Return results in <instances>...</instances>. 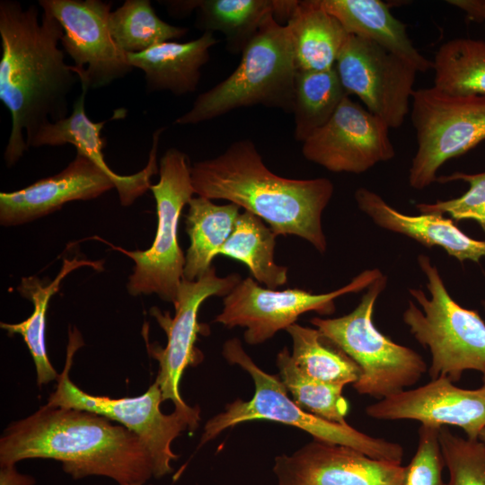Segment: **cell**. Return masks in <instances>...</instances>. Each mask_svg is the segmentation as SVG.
<instances>
[{"label":"cell","instance_id":"obj_1","mask_svg":"<svg viewBox=\"0 0 485 485\" xmlns=\"http://www.w3.org/2000/svg\"><path fill=\"white\" fill-rule=\"evenodd\" d=\"M40 20L34 4L0 2V100L11 115L4 150L8 166L16 163L37 134L68 116V94L80 82L59 48L64 31L47 9Z\"/></svg>","mask_w":485,"mask_h":485},{"label":"cell","instance_id":"obj_7","mask_svg":"<svg viewBox=\"0 0 485 485\" xmlns=\"http://www.w3.org/2000/svg\"><path fill=\"white\" fill-rule=\"evenodd\" d=\"M382 274L363 294L353 311L337 318L313 317L310 322L360 368L352 385L357 393L382 400L414 385L427 363L414 349L392 341L374 323L377 298L387 286Z\"/></svg>","mask_w":485,"mask_h":485},{"label":"cell","instance_id":"obj_40","mask_svg":"<svg viewBox=\"0 0 485 485\" xmlns=\"http://www.w3.org/2000/svg\"><path fill=\"white\" fill-rule=\"evenodd\" d=\"M483 308L485 310V301L482 302Z\"/></svg>","mask_w":485,"mask_h":485},{"label":"cell","instance_id":"obj_23","mask_svg":"<svg viewBox=\"0 0 485 485\" xmlns=\"http://www.w3.org/2000/svg\"><path fill=\"white\" fill-rule=\"evenodd\" d=\"M349 35L370 40L413 66L418 72L433 63L412 44L405 23L394 17L381 0H320Z\"/></svg>","mask_w":485,"mask_h":485},{"label":"cell","instance_id":"obj_30","mask_svg":"<svg viewBox=\"0 0 485 485\" xmlns=\"http://www.w3.org/2000/svg\"><path fill=\"white\" fill-rule=\"evenodd\" d=\"M432 63L434 87L453 95H485V41L449 40L436 50Z\"/></svg>","mask_w":485,"mask_h":485},{"label":"cell","instance_id":"obj_20","mask_svg":"<svg viewBox=\"0 0 485 485\" xmlns=\"http://www.w3.org/2000/svg\"><path fill=\"white\" fill-rule=\"evenodd\" d=\"M354 198L357 207L384 230L411 238L428 248L440 247L460 262L466 260L479 262L485 257V241L468 236L452 218L439 214L406 215L366 188H358Z\"/></svg>","mask_w":485,"mask_h":485},{"label":"cell","instance_id":"obj_39","mask_svg":"<svg viewBox=\"0 0 485 485\" xmlns=\"http://www.w3.org/2000/svg\"><path fill=\"white\" fill-rule=\"evenodd\" d=\"M119 485H144V484L136 482V483H127V484H119Z\"/></svg>","mask_w":485,"mask_h":485},{"label":"cell","instance_id":"obj_9","mask_svg":"<svg viewBox=\"0 0 485 485\" xmlns=\"http://www.w3.org/2000/svg\"><path fill=\"white\" fill-rule=\"evenodd\" d=\"M159 175V181L150 187L158 219L151 247L131 251L110 246L135 262L127 286L130 295L156 294L162 300L173 303L185 265V256L178 240L179 220L182 208L195 194L186 154L174 147L169 148L160 160Z\"/></svg>","mask_w":485,"mask_h":485},{"label":"cell","instance_id":"obj_19","mask_svg":"<svg viewBox=\"0 0 485 485\" xmlns=\"http://www.w3.org/2000/svg\"><path fill=\"white\" fill-rule=\"evenodd\" d=\"M87 92L82 90L80 96L73 104L71 113L66 119L50 122L42 128L30 147L57 146L66 144L75 146L76 153L89 158L111 178L121 204L129 206L150 189L151 177L159 172L156 161L157 149L160 137L165 128H159L153 134V146L146 166L133 175H119L107 165L102 153L104 139L101 137V130L107 120L93 122L85 113L84 101Z\"/></svg>","mask_w":485,"mask_h":485},{"label":"cell","instance_id":"obj_29","mask_svg":"<svg viewBox=\"0 0 485 485\" xmlns=\"http://www.w3.org/2000/svg\"><path fill=\"white\" fill-rule=\"evenodd\" d=\"M292 340L291 357L306 376L345 387L357 382L358 366L316 328L295 323L287 330Z\"/></svg>","mask_w":485,"mask_h":485},{"label":"cell","instance_id":"obj_6","mask_svg":"<svg viewBox=\"0 0 485 485\" xmlns=\"http://www.w3.org/2000/svg\"><path fill=\"white\" fill-rule=\"evenodd\" d=\"M417 260L427 278L429 297L419 288H410L419 307L408 300L402 321L413 338L429 349V377L445 376L454 383L465 370H476L485 384V322L477 311L452 298L428 256L420 254Z\"/></svg>","mask_w":485,"mask_h":485},{"label":"cell","instance_id":"obj_31","mask_svg":"<svg viewBox=\"0 0 485 485\" xmlns=\"http://www.w3.org/2000/svg\"><path fill=\"white\" fill-rule=\"evenodd\" d=\"M110 30L119 48L126 54L140 53L156 45L181 39L188 32L184 27L163 21L149 0H127L111 11Z\"/></svg>","mask_w":485,"mask_h":485},{"label":"cell","instance_id":"obj_18","mask_svg":"<svg viewBox=\"0 0 485 485\" xmlns=\"http://www.w3.org/2000/svg\"><path fill=\"white\" fill-rule=\"evenodd\" d=\"M115 188L114 181L86 156L75 158L60 172L11 192L0 193L2 225H22L48 215L67 202L95 198Z\"/></svg>","mask_w":485,"mask_h":485},{"label":"cell","instance_id":"obj_27","mask_svg":"<svg viewBox=\"0 0 485 485\" xmlns=\"http://www.w3.org/2000/svg\"><path fill=\"white\" fill-rule=\"evenodd\" d=\"M277 236L262 219L243 210L218 255L241 261L259 284L278 289L287 282V268L274 260Z\"/></svg>","mask_w":485,"mask_h":485},{"label":"cell","instance_id":"obj_22","mask_svg":"<svg viewBox=\"0 0 485 485\" xmlns=\"http://www.w3.org/2000/svg\"><path fill=\"white\" fill-rule=\"evenodd\" d=\"M216 43L213 33L203 32L188 42L167 41L140 53L127 54V57L133 68L144 72L148 93L169 91L181 96L196 91L201 68Z\"/></svg>","mask_w":485,"mask_h":485},{"label":"cell","instance_id":"obj_33","mask_svg":"<svg viewBox=\"0 0 485 485\" xmlns=\"http://www.w3.org/2000/svg\"><path fill=\"white\" fill-rule=\"evenodd\" d=\"M439 441L449 474L446 485H485V444L461 437L444 427Z\"/></svg>","mask_w":485,"mask_h":485},{"label":"cell","instance_id":"obj_16","mask_svg":"<svg viewBox=\"0 0 485 485\" xmlns=\"http://www.w3.org/2000/svg\"><path fill=\"white\" fill-rule=\"evenodd\" d=\"M278 485H401L403 466L313 439L275 458Z\"/></svg>","mask_w":485,"mask_h":485},{"label":"cell","instance_id":"obj_28","mask_svg":"<svg viewBox=\"0 0 485 485\" xmlns=\"http://www.w3.org/2000/svg\"><path fill=\"white\" fill-rule=\"evenodd\" d=\"M347 96L349 95L335 67L323 71L297 70L292 108L295 140L303 143L322 128Z\"/></svg>","mask_w":485,"mask_h":485},{"label":"cell","instance_id":"obj_25","mask_svg":"<svg viewBox=\"0 0 485 485\" xmlns=\"http://www.w3.org/2000/svg\"><path fill=\"white\" fill-rule=\"evenodd\" d=\"M240 209L234 203L217 205L204 197L190 199L186 216L190 244L185 256L184 278L194 281L212 267L213 260L234 228Z\"/></svg>","mask_w":485,"mask_h":485},{"label":"cell","instance_id":"obj_21","mask_svg":"<svg viewBox=\"0 0 485 485\" xmlns=\"http://www.w3.org/2000/svg\"><path fill=\"white\" fill-rule=\"evenodd\" d=\"M296 4L297 0H188L181 5L185 15L197 12L198 29L221 32L226 49L236 55L243 51L268 17L287 22Z\"/></svg>","mask_w":485,"mask_h":485},{"label":"cell","instance_id":"obj_15","mask_svg":"<svg viewBox=\"0 0 485 485\" xmlns=\"http://www.w3.org/2000/svg\"><path fill=\"white\" fill-rule=\"evenodd\" d=\"M389 129L347 96L331 118L303 142L302 153L330 172L363 173L395 156Z\"/></svg>","mask_w":485,"mask_h":485},{"label":"cell","instance_id":"obj_37","mask_svg":"<svg viewBox=\"0 0 485 485\" xmlns=\"http://www.w3.org/2000/svg\"><path fill=\"white\" fill-rule=\"evenodd\" d=\"M34 480L19 473L14 466L1 467L0 485H32Z\"/></svg>","mask_w":485,"mask_h":485},{"label":"cell","instance_id":"obj_34","mask_svg":"<svg viewBox=\"0 0 485 485\" xmlns=\"http://www.w3.org/2000/svg\"><path fill=\"white\" fill-rule=\"evenodd\" d=\"M463 181L469 184V190L461 197L436 200L434 203H419L415 207L420 214H447L453 220H473L485 233V172L480 173L454 172L437 176L436 182L447 183Z\"/></svg>","mask_w":485,"mask_h":485},{"label":"cell","instance_id":"obj_3","mask_svg":"<svg viewBox=\"0 0 485 485\" xmlns=\"http://www.w3.org/2000/svg\"><path fill=\"white\" fill-rule=\"evenodd\" d=\"M195 194L225 199L262 219L278 235H295L327 250L322 214L334 191L327 178L288 179L272 172L254 143L233 142L217 156L190 165Z\"/></svg>","mask_w":485,"mask_h":485},{"label":"cell","instance_id":"obj_8","mask_svg":"<svg viewBox=\"0 0 485 485\" xmlns=\"http://www.w3.org/2000/svg\"><path fill=\"white\" fill-rule=\"evenodd\" d=\"M82 345L75 329L74 334L70 333L66 365L58 375L57 389L50 394L47 405L86 410L120 423L144 444L152 460L154 476L161 478L170 473L172 462L178 457L172 450V443L186 429L197 428L200 420L199 408L174 410L171 414H163L160 409L163 401L157 382L144 394L133 398L113 399L82 391L69 378L74 354Z\"/></svg>","mask_w":485,"mask_h":485},{"label":"cell","instance_id":"obj_14","mask_svg":"<svg viewBox=\"0 0 485 485\" xmlns=\"http://www.w3.org/2000/svg\"><path fill=\"white\" fill-rule=\"evenodd\" d=\"M62 26L60 44L75 62L82 90L104 87L133 67L110 30L111 3L101 0H40Z\"/></svg>","mask_w":485,"mask_h":485},{"label":"cell","instance_id":"obj_32","mask_svg":"<svg viewBox=\"0 0 485 485\" xmlns=\"http://www.w3.org/2000/svg\"><path fill=\"white\" fill-rule=\"evenodd\" d=\"M276 362L279 377L297 405L326 420L348 424L349 405L343 396L344 386L317 381L301 373L287 347L278 352Z\"/></svg>","mask_w":485,"mask_h":485},{"label":"cell","instance_id":"obj_36","mask_svg":"<svg viewBox=\"0 0 485 485\" xmlns=\"http://www.w3.org/2000/svg\"><path fill=\"white\" fill-rule=\"evenodd\" d=\"M447 3L463 11L472 20L483 22L485 27V0H448Z\"/></svg>","mask_w":485,"mask_h":485},{"label":"cell","instance_id":"obj_5","mask_svg":"<svg viewBox=\"0 0 485 485\" xmlns=\"http://www.w3.org/2000/svg\"><path fill=\"white\" fill-rule=\"evenodd\" d=\"M225 358L244 369L252 378L251 400H235L205 425L199 445L215 439L225 429L254 419H267L295 427L315 440L346 445L367 456L401 464L404 450L401 444L366 435L348 424H339L315 416L297 405L279 376L260 369L244 351L238 339L227 340Z\"/></svg>","mask_w":485,"mask_h":485},{"label":"cell","instance_id":"obj_12","mask_svg":"<svg viewBox=\"0 0 485 485\" xmlns=\"http://www.w3.org/2000/svg\"><path fill=\"white\" fill-rule=\"evenodd\" d=\"M348 95H357L366 110L389 128H400L409 113L416 68L381 46L349 35L335 63Z\"/></svg>","mask_w":485,"mask_h":485},{"label":"cell","instance_id":"obj_24","mask_svg":"<svg viewBox=\"0 0 485 485\" xmlns=\"http://www.w3.org/2000/svg\"><path fill=\"white\" fill-rule=\"evenodd\" d=\"M300 71H323L335 63L349 34L320 0L297 1L286 23Z\"/></svg>","mask_w":485,"mask_h":485},{"label":"cell","instance_id":"obj_38","mask_svg":"<svg viewBox=\"0 0 485 485\" xmlns=\"http://www.w3.org/2000/svg\"><path fill=\"white\" fill-rule=\"evenodd\" d=\"M478 439L485 444V428L481 431Z\"/></svg>","mask_w":485,"mask_h":485},{"label":"cell","instance_id":"obj_10","mask_svg":"<svg viewBox=\"0 0 485 485\" xmlns=\"http://www.w3.org/2000/svg\"><path fill=\"white\" fill-rule=\"evenodd\" d=\"M411 121L417 151L409 185L418 190L436 182L437 171L485 140V95H453L431 86L414 90Z\"/></svg>","mask_w":485,"mask_h":485},{"label":"cell","instance_id":"obj_4","mask_svg":"<svg viewBox=\"0 0 485 485\" xmlns=\"http://www.w3.org/2000/svg\"><path fill=\"white\" fill-rule=\"evenodd\" d=\"M297 68L287 25L268 17L225 80L200 93L178 125H195L234 110L262 105L292 112Z\"/></svg>","mask_w":485,"mask_h":485},{"label":"cell","instance_id":"obj_13","mask_svg":"<svg viewBox=\"0 0 485 485\" xmlns=\"http://www.w3.org/2000/svg\"><path fill=\"white\" fill-rule=\"evenodd\" d=\"M242 280L237 273L219 277L212 266L202 277L190 281L182 278L173 301L174 316L154 307L151 314L165 331L164 348L148 345L149 352L159 362L155 382L159 384L163 401L170 400L175 410L190 408L182 400L179 391L181 377L190 365H196L201 357L195 348L198 334L202 331L198 322L201 304L211 296H226Z\"/></svg>","mask_w":485,"mask_h":485},{"label":"cell","instance_id":"obj_35","mask_svg":"<svg viewBox=\"0 0 485 485\" xmlns=\"http://www.w3.org/2000/svg\"><path fill=\"white\" fill-rule=\"evenodd\" d=\"M441 428L421 424L416 453L403 466L401 485H446L442 479L445 461L439 441Z\"/></svg>","mask_w":485,"mask_h":485},{"label":"cell","instance_id":"obj_2","mask_svg":"<svg viewBox=\"0 0 485 485\" xmlns=\"http://www.w3.org/2000/svg\"><path fill=\"white\" fill-rule=\"evenodd\" d=\"M86 410L44 405L13 422L0 439V466L25 459H53L78 480L105 476L119 484L154 476L151 457L137 435Z\"/></svg>","mask_w":485,"mask_h":485},{"label":"cell","instance_id":"obj_17","mask_svg":"<svg viewBox=\"0 0 485 485\" xmlns=\"http://www.w3.org/2000/svg\"><path fill=\"white\" fill-rule=\"evenodd\" d=\"M367 416L382 420L412 419L421 424L456 426L467 438L478 439L485 428V384L463 389L445 376L403 390L366 408Z\"/></svg>","mask_w":485,"mask_h":485},{"label":"cell","instance_id":"obj_26","mask_svg":"<svg viewBox=\"0 0 485 485\" xmlns=\"http://www.w3.org/2000/svg\"><path fill=\"white\" fill-rule=\"evenodd\" d=\"M101 264L98 261L78 260L77 257L65 259L54 280L47 282L37 277H28L23 278L17 287L22 296L32 302L34 310L25 321L19 323L1 322V328L7 331L9 335L20 334L22 337L33 358L39 385L57 380L59 375L48 359L45 343L46 313L51 296L59 290L62 280L72 270L84 266L100 269Z\"/></svg>","mask_w":485,"mask_h":485},{"label":"cell","instance_id":"obj_11","mask_svg":"<svg viewBox=\"0 0 485 485\" xmlns=\"http://www.w3.org/2000/svg\"><path fill=\"white\" fill-rule=\"evenodd\" d=\"M382 274L378 269H365L347 285L322 294L299 288L269 289L249 276L224 297L223 309L214 322L228 329L245 328V342L259 345L296 323L304 313L332 314L338 297L366 289Z\"/></svg>","mask_w":485,"mask_h":485}]
</instances>
